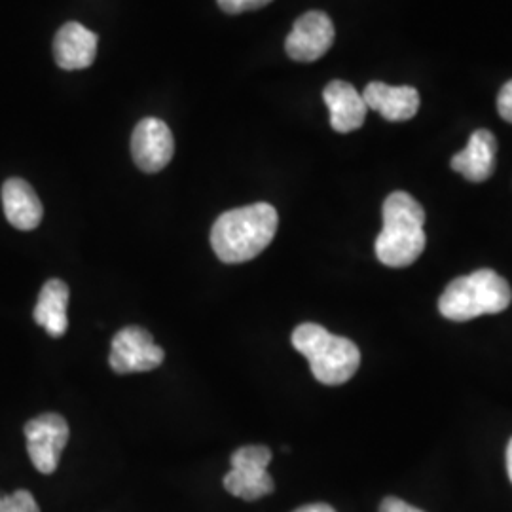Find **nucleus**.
I'll list each match as a JSON object with an SVG mask.
<instances>
[{"label":"nucleus","mask_w":512,"mask_h":512,"mask_svg":"<svg viewBox=\"0 0 512 512\" xmlns=\"http://www.w3.org/2000/svg\"><path fill=\"white\" fill-rule=\"evenodd\" d=\"M279 217L274 205L253 203L222 213L211 230V247L226 264H241L260 255L275 238Z\"/></svg>","instance_id":"obj_1"},{"label":"nucleus","mask_w":512,"mask_h":512,"mask_svg":"<svg viewBox=\"0 0 512 512\" xmlns=\"http://www.w3.org/2000/svg\"><path fill=\"white\" fill-rule=\"evenodd\" d=\"M384 228L376 238V256L389 268H406L425 251V211L406 192H393L385 198Z\"/></svg>","instance_id":"obj_2"},{"label":"nucleus","mask_w":512,"mask_h":512,"mask_svg":"<svg viewBox=\"0 0 512 512\" xmlns=\"http://www.w3.org/2000/svg\"><path fill=\"white\" fill-rule=\"evenodd\" d=\"M293 346L308 359L311 374L321 384H346L361 365V351L351 340L315 323L294 329Z\"/></svg>","instance_id":"obj_3"},{"label":"nucleus","mask_w":512,"mask_h":512,"mask_svg":"<svg viewBox=\"0 0 512 512\" xmlns=\"http://www.w3.org/2000/svg\"><path fill=\"white\" fill-rule=\"evenodd\" d=\"M512 291L507 279L494 270H476L454 279L439 300L442 317L471 321L480 315L501 313L511 306Z\"/></svg>","instance_id":"obj_4"},{"label":"nucleus","mask_w":512,"mask_h":512,"mask_svg":"<svg viewBox=\"0 0 512 512\" xmlns=\"http://www.w3.org/2000/svg\"><path fill=\"white\" fill-rule=\"evenodd\" d=\"M272 452L266 446H243L232 454V471L224 476L228 494L245 501H256L274 492V480L268 475Z\"/></svg>","instance_id":"obj_5"},{"label":"nucleus","mask_w":512,"mask_h":512,"mask_svg":"<svg viewBox=\"0 0 512 512\" xmlns=\"http://www.w3.org/2000/svg\"><path fill=\"white\" fill-rule=\"evenodd\" d=\"M23 433L27 439V452L35 469L42 475H52L71 437L67 420L55 412H48L35 420L27 421Z\"/></svg>","instance_id":"obj_6"},{"label":"nucleus","mask_w":512,"mask_h":512,"mask_svg":"<svg viewBox=\"0 0 512 512\" xmlns=\"http://www.w3.org/2000/svg\"><path fill=\"white\" fill-rule=\"evenodd\" d=\"M164 363V349L143 327H126L116 332L110 346L109 365L116 374L148 372Z\"/></svg>","instance_id":"obj_7"},{"label":"nucleus","mask_w":512,"mask_h":512,"mask_svg":"<svg viewBox=\"0 0 512 512\" xmlns=\"http://www.w3.org/2000/svg\"><path fill=\"white\" fill-rule=\"evenodd\" d=\"M334 42V23L319 10L306 12L294 21L293 31L285 40V52L300 63H313L327 54Z\"/></svg>","instance_id":"obj_8"},{"label":"nucleus","mask_w":512,"mask_h":512,"mask_svg":"<svg viewBox=\"0 0 512 512\" xmlns=\"http://www.w3.org/2000/svg\"><path fill=\"white\" fill-rule=\"evenodd\" d=\"M175 154V139L169 126L158 118L141 120L131 137V156L145 173H158L171 162Z\"/></svg>","instance_id":"obj_9"},{"label":"nucleus","mask_w":512,"mask_h":512,"mask_svg":"<svg viewBox=\"0 0 512 512\" xmlns=\"http://www.w3.org/2000/svg\"><path fill=\"white\" fill-rule=\"evenodd\" d=\"M97 42L99 38L90 29L76 21H69L55 35V63L65 71L88 69L95 61Z\"/></svg>","instance_id":"obj_10"},{"label":"nucleus","mask_w":512,"mask_h":512,"mask_svg":"<svg viewBox=\"0 0 512 512\" xmlns=\"http://www.w3.org/2000/svg\"><path fill=\"white\" fill-rule=\"evenodd\" d=\"M366 107L376 110L387 122L412 120L420 110V93L412 86H389L370 82L363 92Z\"/></svg>","instance_id":"obj_11"},{"label":"nucleus","mask_w":512,"mask_h":512,"mask_svg":"<svg viewBox=\"0 0 512 512\" xmlns=\"http://www.w3.org/2000/svg\"><path fill=\"white\" fill-rule=\"evenodd\" d=\"M325 105L329 107L330 126L338 133H351L363 128L366 107L363 93L357 92L346 80H332L323 90Z\"/></svg>","instance_id":"obj_12"},{"label":"nucleus","mask_w":512,"mask_h":512,"mask_svg":"<svg viewBox=\"0 0 512 512\" xmlns=\"http://www.w3.org/2000/svg\"><path fill=\"white\" fill-rule=\"evenodd\" d=\"M497 141L490 129H476L467 147L452 158V169L471 183L488 181L495 171Z\"/></svg>","instance_id":"obj_13"},{"label":"nucleus","mask_w":512,"mask_h":512,"mask_svg":"<svg viewBox=\"0 0 512 512\" xmlns=\"http://www.w3.org/2000/svg\"><path fill=\"white\" fill-rule=\"evenodd\" d=\"M2 207L8 222L23 232L35 230L44 215L37 192L23 179H8L2 184Z\"/></svg>","instance_id":"obj_14"},{"label":"nucleus","mask_w":512,"mask_h":512,"mask_svg":"<svg viewBox=\"0 0 512 512\" xmlns=\"http://www.w3.org/2000/svg\"><path fill=\"white\" fill-rule=\"evenodd\" d=\"M69 287L61 279H50L44 283L37 306H35V321L50 336L61 338L69 329V317H67V306H69Z\"/></svg>","instance_id":"obj_15"},{"label":"nucleus","mask_w":512,"mask_h":512,"mask_svg":"<svg viewBox=\"0 0 512 512\" xmlns=\"http://www.w3.org/2000/svg\"><path fill=\"white\" fill-rule=\"evenodd\" d=\"M0 512H40L37 499L27 490L0 495Z\"/></svg>","instance_id":"obj_16"},{"label":"nucleus","mask_w":512,"mask_h":512,"mask_svg":"<svg viewBox=\"0 0 512 512\" xmlns=\"http://www.w3.org/2000/svg\"><path fill=\"white\" fill-rule=\"evenodd\" d=\"M226 14H245L268 6L272 0H217Z\"/></svg>","instance_id":"obj_17"},{"label":"nucleus","mask_w":512,"mask_h":512,"mask_svg":"<svg viewBox=\"0 0 512 512\" xmlns=\"http://www.w3.org/2000/svg\"><path fill=\"white\" fill-rule=\"evenodd\" d=\"M497 110L505 122L512 124V80H509L497 95Z\"/></svg>","instance_id":"obj_18"},{"label":"nucleus","mask_w":512,"mask_h":512,"mask_svg":"<svg viewBox=\"0 0 512 512\" xmlns=\"http://www.w3.org/2000/svg\"><path fill=\"white\" fill-rule=\"evenodd\" d=\"M380 512H425L421 511V509H416V507H412L410 503H406L403 499H399V497H385L384 501H382V505H380Z\"/></svg>","instance_id":"obj_19"},{"label":"nucleus","mask_w":512,"mask_h":512,"mask_svg":"<svg viewBox=\"0 0 512 512\" xmlns=\"http://www.w3.org/2000/svg\"><path fill=\"white\" fill-rule=\"evenodd\" d=\"M294 512H336L330 505L325 503H311V505H304L300 509H296Z\"/></svg>","instance_id":"obj_20"},{"label":"nucleus","mask_w":512,"mask_h":512,"mask_svg":"<svg viewBox=\"0 0 512 512\" xmlns=\"http://www.w3.org/2000/svg\"><path fill=\"white\" fill-rule=\"evenodd\" d=\"M507 473H509L512 482V439L509 446H507Z\"/></svg>","instance_id":"obj_21"}]
</instances>
